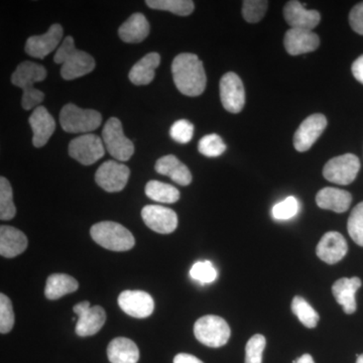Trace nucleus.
<instances>
[{"label":"nucleus","mask_w":363,"mask_h":363,"mask_svg":"<svg viewBox=\"0 0 363 363\" xmlns=\"http://www.w3.org/2000/svg\"><path fill=\"white\" fill-rule=\"evenodd\" d=\"M14 313L11 298L1 294L0 295V332L6 334L13 330Z\"/></svg>","instance_id":"38"},{"label":"nucleus","mask_w":363,"mask_h":363,"mask_svg":"<svg viewBox=\"0 0 363 363\" xmlns=\"http://www.w3.org/2000/svg\"><path fill=\"white\" fill-rule=\"evenodd\" d=\"M348 247L342 234L330 231L318 243L316 253L320 259L329 264H337L345 257Z\"/></svg>","instance_id":"17"},{"label":"nucleus","mask_w":363,"mask_h":363,"mask_svg":"<svg viewBox=\"0 0 363 363\" xmlns=\"http://www.w3.org/2000/svg\"><path fill=\"white\" fill-rule=\"evenodd\" d=\"M16 214V208L13 203V188L11 183L4 177L0 178V219L4 221L11 220Z\"/></svg>","instance_id":"32"},{"label":"nucleus","mask_w":363,"mask_h":363,"mask_svg":"<svg viewBox=\"0 0 363 363\" xmlns=\"http://www.w3.org/2000/svg\"><path fill=\"white\" fill-rule=\"evenodd\" d=\"M327 126V119L323 114H313L298 126L294 135V147L300 152H307L317 142Z\"/></svg>","instance_id":"13"},{"label":"nucleus","mask_w":363,"mask_h":363,"mask_svg":"<svg viewBox=\"0 0 363 363\" xmlns=\"http://www.w3.org/2000/svg\"><path fill=\"white\" fill-rule=\"evenodd\" d=\"M104 147L119 162H128L135 154V145L123 133V124L116 117H111L102 130Z\"/></svg>","instance_id":"7"},{"label":"nucleus","mask_w":363,"mask_h":363,"mask_svg":"<svg viewBox=\"0 0 363 363\" xmlns=\"http://www.w3.org/2000/svg\"><path fill=\"white\" fill-rule=\"evenodd\" d=\"M284 16L291 28L298 30H312L321 21V16L317 11H308L296 0L289 1L284 7Z\"/></svg>","instance_id":"18"},{"label":"nucleus","mask_w":363,"mask_h":363,"mask_svg":"<svg viewBox=\"0 0 363 363\" xmlns=\"http://www.w3.org/2000/svg\"><path fill=\"white\" fill-rule=\"evenodd\" d=\"M54 61L62 65L61 76L65 80L83 77L95 69V61L88 52L76 49L73 38H65L55 54Z\"/></svg>","instance_id":"3"},{"label":"nucleus","mask_w":363,"mask_h":363,"mask_svg":"<svg viewBox=\"0 0 363 363\" xmlns=\"http://www.w3.org/2000/svg\"><path fill=\"white\" fill-rule=\"evenodd\" d=\"M362 279L354 277V278H342L338 279L332 286V293L334 298L337 301L339 305L342 306L343 311L346 314H353L357 311V300H355V294L358 289L362 286Z\"/></svg>","instance_id":"21"},{"label":"nucleus","mask_w":363,"mask_h":363,"mask_svg":"<svg viewBox=\"0 0 363 363\" xmlns=\"http://www.w3.org/2000/svg\"><path fill=\"white\" fill-rule=\"evenodd\" d=\"M291 308H292L294 314L300 320L301 323L307 328H315L317 326L320 320L319 315L304 298L296 296L293 298Z\"/></svg>","instance_id":"31"},{"label":"nucleus","mask_w":363,"mask_h":363,"mask_svg":"<svg viewBox=\"0 0 363 363\" xmlns=\"http://www.w3.org/2000/svg\"><path fill=\"white\" fill-rule=\"evenodd\" d=\"M142 217L145 225L157 233L169 234L174 233L178 226L176 212L161 205L143 207Z\"/></svg>","instance_id":"14"},{"label":"nucleus","mask_w":363,"mask_h":363,"mask_svg":"<svg viewBox=\"0 0 363 363\" xmlns=\"http://www.w3.org/2000/svg\"><path fill=\"white\" fill-rule=\"evenodd\" d=\"M351 71H352L353 76L358 82L363 84V55L355 60L354 63L351 67Z\"/></svg>","instance_id":"42"},{"label":"nucleus","mask_w":363,"mask_h":363,"mask_svg":"<svg viewBox=\"0 0 363 363\" xmlns=\"http://www.w3.org/2000/svg\"><path fill=\"white\" fill-rule=\"evenodd\" d=\"M359 169V159L355 155L345 154L333 157L327 162L324 166L323 176L331 183L350 185L357 179Z\"/></svg>","instance_id":"8"},{"label":"nucleus","mask_w":363,"mask_h":363,"mask_svg":"<svg viewBox=\"0 0 363 363\" xmlns=\"http://www.w3.org/2000/svg\"><path fill=\"white\" fill-rule=\"evenodd\" d=\"M269 2L262 0H245L242 2V16L247 23H259L267 13Z\"/></svg>","instance_id":"35"},{"label":"nucleus","mask_w":363,"mask_h":363,"mask_svg":"<svg viewBox=\"0 0 363 363\" xmlns=\"http://www.w3.org/2000/svg\"><path fill=\"white\" fill-rule=\"evenodd\" d=\"M118 305L125 314L136 319L150 317L155 309L152 296L143 291H124L119 295Z\"/></svg>","instance_id":"16"},{"label":"nucleus","mask_w":363,"mask_h":363,"mask_svg":"<svg viewBox=\"0 0 363 363\" xmlns=\"http://www.w3.org/2000/svg\"><path fill=\"white\" fill-rule=\"evenodd\" d=\"M198 150L203 156L217 157L225 152L226 145L220 136L216 133H211V135H205L200 140Z\"/></svg>","instance_id":"33"},{"label":"nucleus","mask_w":363,"mask_h":363,"mask_svg":"<svg viewBox=\"0 0 363 363\" xmlns=\"http://www.w3.org/2000/svg\"><path fill=\"white\" fill-rule=\"evenodd\" d=\"M169 135L177 143H187L194 135V125L186 119H180L172 125Z\"/></svg>","instance_id":"40"},{"label":"nucleus","mask_w":363,"mask_h":363,"mask_svg":"<svg viewBox=\"0 0 363 363\" xmlns=\"http://www.w3.org/2000/svg\"><path fill=\"white\" fill-rule=\"evenodd\" d=\"M102 116L94 109H83L75 104H67L60 112L62 128L69 133H88L97 130Z\"/></svg>","instance_id":"5"},{"label":"nucleus","mask_w":363,"mask_h":363,"mask_svg":"<svg viewBox=\"0 0 363 363\" xmlns=\"http://www.w3.org/2000/svg\"><path fill=\"white\" fill-rule=\"evenodd\" d=\"M73 311L78 317L76 333L81 337L98 333L106 321V313L104 308L100 306L91 307L87 301L74 306Z\"/></svg>","instance_id":"10"},{"label":"nucleus","mask_w":363,"mask_h":363,"mask_svg":"<svg viewBox=\"0 0 363 363\" xmlns=\"http://www.w3.org/2000/svg\"><path fill=\"white\" fill-rule=\"evenodd\" d=\"M77 279L65 274H52L47 279L45 284V296L49 300H58V298L76 292L78 290Z\"/></svg>","instance_id":"28"},{"label":"nucleus","mask_w":363,"mask_h":363,"mask_svg":"<svg viewBox=\"0 0 363 363\" xmlns=\"http://www.w3.org/2000/svg\"><path fill=\"white\" fill-rule=\"evenodd\" d=\"M350 23L355 33L363 35V2H360L351 9Z\"/></svg>","instance_id":"41"},{"label":"nucleus","mask_w":363,"mask_h":363,"mask_svg":"<svg viewBox=\"0 0 363 363\" xmlns=\"http://www.w3.org/2000/svg\"><path fill=\"white\" fill-rule=\"evenodd\" d=\"M45 78H47V70L45 67L30 61L23 62L13 72L11 78V83L23 89L21 106L26 111L35 109L44 101V93L33 87V84L42 82Z\"/></svg>","instance_id":"2"},{"label":"nucleus","mask_w":363,"mask_h":363,"mask_svg":"<svg viewBox=\"0 0 363 363\" xmlns=\"http://www.w3.org/2000/svg\"><path fill=\"white\" fill-rule=\"evenodd\" d=\"M191 278L201 284H209L217 278V271L210 262H198L190 269Z\"/></svg>","instance_id":"39"},{"label":"nucleus","mask_w":363,"mask_h":363,"mask_svg":"<svg viewBox=\"0 0 363 363\" xmlns=\"http://www.w3.org/2000/svg\"><path fill=\"white\" fill-rule=\"evenodd\" d=\"M160 63H161V57L157 52H150L145 55L131 68L128 74L130 82L138 86L150 84L154 80L155 73Z\"/></svg>","instance_id":"26"},{"label":"nucleus","mask_w":363,"mask_h":363,"mask_svg":"<svg viewBox=\"0 0 363 363\" xmlns=\"http://www.w3.org/2000/svg\"><path fill=\"white\" fill-rule=\"evenodd\" d=\"M294 363H315L314 359L310 354H304L302 355L300 358H298L297 360H295Z\"/></svg>","instance_id":"44"},{"label":"nucleus","mask_w":363,"mask_h":363,"mask_svg":"<svg viewBox=\"0 0 363 363\" xmlns=\"http://www.w3.org/2000/svg\"><path fill=\"white\" fill-rule=\"evenodd\" d=\"M90 234L97 245L112 252H128L135 245L130 231L116 222H98L91 227Z\"/></svg>","instance_id":"4"},{"label":"nucleus","mask_w":363,"mask_h":363,"mask_svg":"<svg viewBox=\"0 0 363 363\" xmlns=\"http://www.w3.org/2000/svg\"><path fill=\"white\" fill-rule=\"evenodd\" d=\"M347 229L352 240L363 247V202L353 208L348 218Z\"/></svg>","instance_id":"34"},{"label":"nucleus","mask_w":363,"mask_h":363,"mask_svg":"<svg viewBox=\"0 0 363 363\" xmlns=\"http://www.w3.org/2000/svg\"><path fill=\"white\" fill-rule=\"evenodd\" d=\"M28 238L23 231L13 226L0 227V255L13 259L21 255L28 247Z\"/></svg>","instance_id":"22"},{"label":"nucleus","mask_w":363,"mask_h":363,"mask_svg":"<svg viewBox=\"0 0 363 363\" xmlns=\"http://www.w3.org/2000/svg\"><path fill=\"white\" fill-rule=\"evenodd\" d=\"M130 176V169L116 161L104 162L95 174V181L106 192H121L125 188Z\"/></svg>","instance_id":"11"},{"label":"nucleus","mask_w":363,"mask_h":363,"mask_svg":"<svg viewBox=\"0 0 363 363\" xmlns=\"http://www.w3.org/2000/svg\"><path fill=\"white\" fill-rule=\"evenodd\" d=\"M156 171L161 175L169 177L172 180L181 186L190 185L192 182L190 169L173 155L162 157L161 159L157 160Z\"/></svg>","instance_id":"25"},{"label":"nucleus","mask_w":363,"mask_h":363,"mask_svg":"<svg viewBox=\"0 0 363 363\" xmlns=\"http://www.w3.org/2000/svg\"><path fill=\"white\" fill-rule=\"evenodd\" d=\"M266 338L255 334L245 346V363H262V353L266 348Z\"/></svg>","instance_id":"37"},{"label":"nucleus","mask_w":363,"mask_h":363,"mask_svg":"<svg viewBox=\"0 0 363 363\" xmlns=\"http://www.w3.org/2000/svg\"><path fill=\"white\" fill-rule=\"evenodd\" d=\"M174 82L182 94L196 97L206 88L207 78L201 60L194 54L183 52L172 64Z\"/></svg>","instance_id":"1"},{"label":"nucleus","mask_w":363,"mask_h":363,"mask_svg":"<svg viewBox=\"0 0 363 363\" xmlns=\"http://www.w3.org/2000/svg\"><path fill=\"white\" fill-rule=\"evenodd\" d=\"M357 363H363V354L357 355Z\"/></svg>","instance_id":"45"},{"label":"nucleus","mask_w":363,"mask_h":363,"mask_svg":"<svg viewBox=\"0 0 363 363\" xmlns=\"http://www.w3.org/2000/svg\"><path fill=\"white\" fill-rule=\"evenodd\" d=\"M352 196L347 191L337 188L322 189L316 196L318 206L325 210H331L336 213H343L350 209Z\"/></svg>","instance_id":"23"},{"label":"nucleus","mask_w":363,"mask_h":363,"mask_svg":"<svg viewBox=\"0 0 363 363\" xmlns=\"http://www.w3.org/2000/svg\"><path fill=\"white\" fill-rule=\"evenodd\" d=\"M68 152L71 157L80 164L90 166L104 156V143L99 136L86 133L72 140Z\"/></svg>","instance_id":"9"},{"label":"nucleus","mask_w":363,"mask_h":363,"mask_svg":"<svg viewBox=\"0 0 363 363\" xmlns=\"http://www.w3.org/2000/svg\"><path fill=\"white\" fill-rule=\"evenodd\" d=\"M145 195L150 199L166 204H173L180 199L178 189L160 181H150L145 186Z\"/></svg>","instance_id":"29"},{"label":"nucleus","mask_w":363,"mask_h":363,"mask_svg":"<svg viewBox=\"0 0 363 363\" xmlns=\"http://www.w3.org/2000/svg\"><path fill=\"white\" fill-rule=\"evenodd\" d=\"M194 334L199 342L208 347L218 348L228 342L231 331L223 318L207 315L196 321Z\"/></svg>","instance_id":"6"},{"label":"nucleus","mask_w":363,"mask_h":363,"mask_svg":"<svg viewBox=\"0 0 363 363\" xmlns=\"http://www.w3.org/2000/svg\"><path fill=\"white\" fill-rule=\"evenodd\" d=\"M298 209H300V205H298V200L291 196L274 205L272 210V214L277 220H289L298 214Z\"/></svg>","instance_id":"36"},{"label":"nucleus","mask_w":363,"mask_h":363,"mask_svg":"<svg viewBox=\"0 0 363 363\" xmlns=\"http://www.w3.org/2000/svg\"><path fill=\"white\" fill-rule=\"evenodd\" d=\"M284 45L289 54L298 56L317 50L320 45V39L317 33L313 30L290 28L286 33Z\"/></svg>","instance_id":"20"},{"label":"nucleus","mask_w":363,"mask_h":363,"mask_svg":"<svg viewBox=\"0 0 363 363\" xmlns=\"http://www.w3.org/2000/svg\"><path fill=\"white\" fill-rule=\"evenodd\" d=\"M63 33L62 26L55 23L44 35H32L26 40V54L33 58L44 59L57 49L63 39Z\"/></svg>","instance_id":"15"},{"label":"nucleus","mask_w":363,"mask_h":363,"mask_svg":"<svg viewBox=\"0 0 363 363\" xmlns=\"http://www.w3.org/2000/svg\"><path fill=\"white\" fill-rule=\"evenodd\" d=\"M174 363H204L192 354H188V353H179L174 358Z\"/></svg>","instance_id":"43"},{"label":"nucleus","mask_w":363,"mask_h":363,"mask_svg":"<svg viewBox=\"0 0 363 363\" xmlns=\"http://www.w3.org/2000/svg\"><path fill=\"white\" fill-rule=\"evenodd\" d=\"M107 357L111 363H138L140 350L130 339L117 337L109 343Z\"/></svg>","instance_id":"27"},{"label":"nucleus","mask_w":363,"mask_h":363,"mask_svg":"<svg viewBox=\"0 0 363 363\" xmlns=\"http://www.w3.org/2000/svg\"><path fill=\"white\" fill-rule=\"evenodd\" d=\"M150 23L143 13H133L118 30L119 38L128 44H138L147 39Z\"/></svg>","instance_id":"24"},{"label":"nucleus","mask_w":363,"mask_h":363,"mask_svg":"<svg viewBox=\"0 0 363 363\" xmlns=\"http://www.w3.org/2000/svg\"><path fill=\"white\" fill-rule=\"evenodd\" d=\"M33 130V143L35 147L47 145L50 138L56 130V121L44 106H39L33 111L28 119Z\"/></svg>","instance_id":"19"},{"label":"nucleus","mask_w":363,"mask_h":363,"mask_svg":"<svg viewBox=\"0 0 363 363\" xmlns=\"http://www.w3.org/2000/svg\"><path fill=\"white\" fill-rule=\"evenodd\" d=\"M219 87L224 108L231 113H240L245 104V90L241 79L233 72H229L221 78Z\"/></svg>","instance_id":"12"},{"label":"nucleus","mask_w":363,"mask_h":363,"mask_svg":"<svg viewBox=\"0 0 363 363\" xmlns=\"http://www.w3.org/2000/svg\"><path fill=\"white\" fill-rule=\"evenodd\" d=\"M147 6L157 11H166L177 16H187L194 11V2L191 0H147Z\"/></svg>","instance_id":"30"}]
</instances>
